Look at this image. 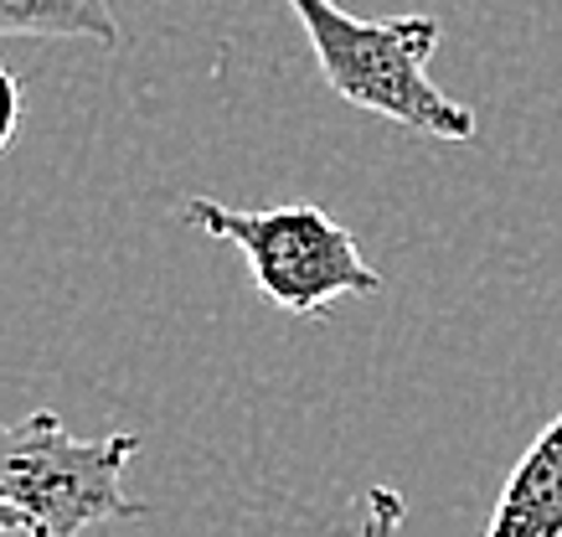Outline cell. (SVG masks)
<instances>
[{
	"label": "cell",
	"mask_w": 562,
	"mask_h": 537,
	"mask_svg": "<svg viewBox=\"0 0 562 537\" xmlns=\"http://www.w3.org/2000/svg\"><path fill=\"white\" fill-rule=\"evenodd\" d=\"M21 120H26V93H21V78L11 68H0V150L16 139Z\"/></svg>",
	"instance_id": "obj_7"
},
{
	"label": "cell",
	"mask_w": 562,
	"mask_h": 537,
	"mask_svg": "<svg viewBox=\"0 0 562 537\" xmlns=\"http://www.w3.org/2000/svg\"><path fill=\"white\" fill-rule=\"evenodd\" d=\"M130 455H139L135 434L78 439L52 409L0 424V496L21 517V537H83L103 522L145 517L120 485Z\"/></svg>",
	"instance_id": "obj_2"
},
{
	"label": "cell",
	"mask_w": 562,
	"mask_h": 537,
	"mask_svg": "<svg viewBox=\"0 0 562 537\" xmlns=\"http://www.w3.org/2000/svg\"><path fill=\"white\" fill-rule=\"evenodd\" d=\"M403 517H408V502H403V491H392V485H372V491H367V517H361V537H397V533H403Z\"/></svg>",
	"instance_id": "obj_6"
},
{
	"label": "cell",
	"mask_w": 562,
	"mask_h": 537,
	"mask_svg": "<svg viewBox=\"0 0 562 537\" xmlns=\"http://www.w3.org/2000/svg\"><path fill=\"white\" fill-rule=\"evenodd\" d=\"M0 36L120 47V21L109 0H0Z\"/></svg>",
	"instance_id": "obj_5"
},
{
	"label": "cell",
	"mask_w": 562,
	"mask_h": 537,
	"mask_svg": "<svg viewBox=\"0 0 562 537\" xmlns=\"http://www.w3.org/2000/svg\"><path fill=\"white\" fill-rule=\"evenodd\" d=\"M485 537H562V414L506 476Z\"/></svg>",
	"instance_id": "obj_4"
},
{
	"label": "cell",
	"mask_w": 562,
	"mask_h": 537,
	"mask_svg": "<svg viewBox=\"0 0 562 537\" xmlns=\"http://www.w3.org/2000/svg\"><path fill=\"white\" fill-rule=\"evenodd\" d=\"M5 533H21V517L11 512V502L0 496V537H5Z\"/></svg>",
	"instance_id": "obj_8"
},
{
	"label": "cell",
	"mask_w": 562,
	"mask_h": 537,
	"mask_svg": "<svg viewBox=\"0 0 562 537\" xmlns=\"http://www.w3.org/2000/svg\"><path fill=\"white\" fill-rule=\"evenodd\" d=\"M181 217L206 238L233 243L254 269L258 295L290 315H321L341 295H382V275L361 259L357 238L315 202L243 212L212 197H187Z\"/></svg>",
	"instance_id": "obj_3"
},
{
	"label": "cell",
	"mask_w": 562,
	"mask_h": 537,
	"mask_svg": "<svg viewBox=\"0 0 562 537\" xmlns=\"http://www.w3.org/2000/svg\"><path fill=\"white\" fill-rule=\"evenodd\" d=\"M290 11L305 26V42L321 63L336 99L382 114L413 135L434 139H475V114L434 88L428 57L439 47L443 26L434 16H392L361 21L336 0H290Z\"/></svg>",
	"instance_id": "obj_1"
}]
</instances>
